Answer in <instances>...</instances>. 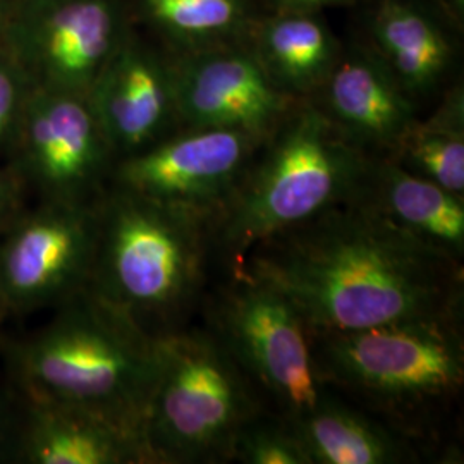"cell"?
<instances>
[{"label":"cell","instance_id":"obj_4","mask_svg":"<svg viewBox=\"0 0 464 464\" xmlns=\"http://www.w3.org/2000/svg\"><path fill=\"white\" fill-rule=\"evenodd\" d=\"M316 379L411 439L464 385L463 315L310 334Z\"/></svg>","mask_w":464,"mask_h":464},{"label":"cell","instance_id":"obj_13","mask_svg":"<svg viewBox=\"0 0 464 464\" xmlns=\"http://www.w3.org/2000/svg\"><path fill=\"white\" fill-rule=\"evenodd\" d=\"M88 99L112 153L149 149L178 124L170 64L128 36L102 67Z\"/></svg>","mask_w":464,"mask_h":464},{"label":"cell","instance_id":"obj_17","mask_svg":"<svg viewBox=\"0 0 464 464\" xmlns=\"http://www.w3.org/2000/svg\"><path fill=\"white\" fill-rule=\"evenodd\" d=\"M375 53L416 100L448 72L452 49L440 24L415 2L383 0L373 19Z\"/></svg>","mask_w":464,"mask_h":464},{"label":"cell","instance_id":"obj_23","mask_svg":"<svg viewBox=\"0 0 464 464\" xmlns=\"http://www.w3.org/2000/svg\"><path fill=\"white\" fill-rule=\"evenodd\" d=\"M26 97V72L13 57H0V143L17 128Z\"/></svg>","mask_w":464,"mask_h":464},{"label":"cell","instance_id":"obj_20","mask_svg":"<svg viewBox=\"0 0 464 464\" xmlns=\"http://www.w3.org/2000/svg\"><path fill=\"white\" fill-rule=\"evenodd\" d=\"M385 157L464 198L463 88L449 90L430 117L415 119Z\"/></svg>","mask_w":464,"mask_h":464},{"label":"cell","instance_id":"obj_11","mask_svg":"<svg viewBox=\"0 0 464 464\" xmlns=\"http://www.w3.org/2000/svg\"><path fill=\"white\" fill-rule=\"evenodd\" d=\"M17 128L34 176L59 203L84 205L112 153L86 93L40 86Z\"/></svg>","mask_w":464,"mask_h":464},{"label":"cell","instance_id":"obj_12","mask_svg":"<svg viewBox=\"0 0 464 464\" xmlns=\"http://www.w3.org/2000/svg\"><path fill=\"white\" fill-rule=\"evenodd\" d=\"M97 212L84 205L57 208L23 224L0 255V291L14 303L49 298L90 279Z\"/></svg>","mask_w":464,"mask_h":464},{"label":"cell","instance_id":"obj_19","mask_svg":"<svg viewBox=\"0 0 464 464\" xmlns=\"http://www.w3.org/2000/svg\"><path fill=\"white\" fill-rule=\"evenodd\" d=\"M32 458L42 464L149 463L140 439L83 410L49 404L34 429Z\"/></svg>","mask_w":464,"mask_h":464},{"label":"cell","instance_id":"obj_7","mask_svg":"<svg viewBox=\"0 0 464 464\" xmlns=\"http://www.w3.org/2000/svg\"><path fill=\"white\" fill-rule=\"evenodd\" d=\"M208 318V325L279 416L310 410L322 396L310 331L279 289L241 270H227V282L217 291Z\"/></svg>","mask_w":464,"mask_h":464},{"label":"cell","instance_id":"obj_8","mask_svg":"<svg viewBox=\"0 0 464 464\" xmlns=\"http://www.w3.org/2000/svg\"><path fill=\"white\" fill-rule=\"evenodd\" d=\"M262 141L232 130H179L124 157L116 188L212 222Z\"/></svg>","mask_w":464,"mask_h":464},{"label":"cell","instance_id":"obj_6","mask_svg":"<svg viewBox=\"0 0 464 464\" xmlns=\"http://www.w3.org/2000/svg\"><path fill=\"white\" fill-rule=\"evenodd\" d=\"M157 344L159 337L88 287L28 349L24 370L47 404L102 416L141 442V420L157 373Z\"/></svg>","mask_w":464,"mask_h":464},{"label":"cell","instance_id":"obj_14","mask_svg":"<svg viewBox=\"0 0 464 464\" xmlns=\"http://www.w3.org/2000/svg\"><path fill=\"white\" fill-rule=\"evenodd\" d=\"M310 100L351 141L373 157L389 155L416 119L415 100L372 52L339 55Z\"/></svg>","mask_w":464,"mask_h":464},{"label":"cell","instance_id":"obj_25","mask_svg":"<svg viewBox=\"0 0 464 464\" xmlns=\"http://www.w3.org/2000/svg\"><path fill=\"white\" fill-rule=\"evenodd\" d=\"M448 7V11L452 13V16H463L464 13V0H442Z\"/></svg>","mask_w":464,"mask_h":464},{"label":"cell","instance_id":"obj_9","mask_svg":"<svg viewBox=\"0 0 464 464\" xmlns=\"http://www.w3.org/2000/svg\"><path fill=\"white\" fill-rule=\"evenodd\" d=\"M170 71L181 130H232L266 140L301 100L274 83L253 50L229 44L184 52Z\"/></svg>","mask_w":464,"mask_h":464},{"label":"cell","instance_id":"obj_1","mask_svg":"<svg viewBox=\"0 0 464 464\" xmlns=\"http://www.w3.org/2000/svg\"><path fill=\"white\" fill-rule=\"evenodd\" d=\"M232 268L279 289L310 334L463 315V262L402 231L363 191Z\"/></svg>","mask_w":464,"mask_h":464},{"label":"cell","instance_id":"obj_21","mask_svg":"<svg viewBox=\"0 0 464 464\" xmlns=\"http://www.w3.org/2000/svg\"><path fill=\"white\" fill-rule=\"evenodd\" d=\"M141 14L184 52L229 44L246 30L251 0H136Z\"/></svg>","mask_w":464,"mask_h":464},{"label":"cell","instance_id":"obj_10","mask_svg":"<svg viewBox=\"0 0 464 464\" xmlns=\"http://www.w3.org/2000/svg\"><path fill=\"white\" fill-rule=\"evenodd\" d=\"M124 36L116 0H30L13 26V59L40 86L88 95Z\"/></svg>","mask_w":464,"mask_h":464},{"label":"cell","instance_id":"obj_2","mask_svg":"<svg viewBox=\"0 0 464 464\" xmlns=\"http://www.w3.org/2000/svg\"><path fill=\"white\" fill-rule=\"evenodd\" d=\"M375 160L314 100H298L212 218L214 258L227 270L249 249L356 198Z\"/></svg>","mask_w":464,"mask_h":464},{"label":"cell","instance_id":"obj_22","mask_svg":"<svg viewBox=\"0 0 464 464\" xmlns=\"http://www.w3.org/2000/svg\"><path fill=\"white\" fill-rule=\"evenodd\" d=\"M232 461L245 464H310L296 435L279 416H256L236 439Z\"/></svg>","mask_w":464,"mask_h":464},{"label":"cell","instance_id":"obj_15","mask_svg":"<svg viewBox=\"0 0 464 464\" xmlns=\"http://www.w3.org/2000/svg\"><path fill=\"white\" fill-rule=\"evenodd\" d=\"M284 420L310 464H398L415 458L406 435L334 398L325 387L310 410Z\"/></svg>","mask_w":464,"mask_h":464},{"label":"cell","instance_id":"obj_24","mask_svg":"<svg viewBox=\"0 0 464 464\" xmlns=\"http://www.w3.org/2000/svg\"><path fill=\"white\" fill-rule=\"evenodd\" d=\"M284 9L289 11H315L325 5H334V4H341V2H349V0H279Z\"/></svg>","mask_w":464,"mask_h":464},{"label":"cell","instance_id":"obj_18","mask_svg":"<svg viewBox=\"0 0 464 464\" xmlns=\"http://www.w3.org/2000/svg\"><path fill=\"white\" fill-rule=\"evenodd\" d=\"M253 52L274 83L295 99H310L339 59L329 28L310 11L289 9L258 26Z\"/></svg>","mask_w":464,"mask_h":464},{"label":"cell","instance_id":"obj_5","mask_svg":"<svg viewBox=\"0 0 464 464\" xmlns=\"http://www.w3.org/2000/svg\"><path fill=\"white\" fill-rule=\"evenodd\" d=\"M260 415L258 391L210 325L159 335L141 420L149 463H231L237 435Z\"/></svg>","mask_w":464,"mask_h":464},{"label":"cell","instance_id":"obj_3","mask_svg":"<svg viewBox=\"0 0 464 464\" xmlns=\"http://www.w3.org/2000/svg\"><path fill=\"white\" fill-rule=\"evenodd\" d=\"M214 260L210 220L117 189L97 210L90 289L159 337L198 308Z\"/></svg>","mask_w":464,"mask_h":464},{"label":"cell","instance_id":"obj_27","mask_svg":"<svg viewBox=\"0 0 464 464\" xmlns=\"http://www.w3.org/2000/svg\"><path fill=\"white\" fill-rule=\"evenodd\" d=\"M2 23H4V13H2V2H0V28H2Z\"/></svg>","mask_w":464,"mask_h":464},{"label":"cell","instance_id":"obj_26","mask_svg":"<svg viewBox=\"0 0 464 464\" xmlns=\"http://www.w3.org/2000/svg\"><path fill=\"white\" fill-rule=\"evenodd\" d=\"M5 203H7V188H5V184H4L2 178H0V212L4 210Z\"/></svg>","mask_w":464,"mask_h":464},{"label":"cell","instance_id":"obj_16","mask_svg":"<svg viewBox=\"0 0 464 464\" xmlns=\"http://www.w3.org/2000/svg\"><path fill=\"white\" fill-rule=\"evenodd\" d=\"M363 197L402 231L463 262L461 197L406 170L389 157H377L373 162Z\"/></svg>","mask_w":464,"mask_h":464}]
</instances>
